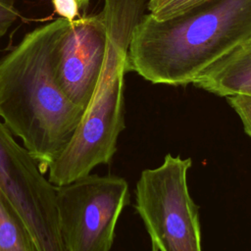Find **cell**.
<instances>
[{
    "mask_svg": "<svg viewBox=\"0 0 251 251\" xmlns=\"http://www.w3.org/2000/svg\"><path fill=\"white\" fill-rule=\"evenodd\" d=\"M190 158L167 154L161 166L141 172L135 209L149 234L152 251H202L199 207L187 186Z\"/></svg>",
    "mask_w": 251,
    "mask_h": 251,
    "instance_id": "obj_4",
    "label": "cell"
},
{
    "mask_svg": "<svg viewBox=\"0 0 251 251\" xmlns=\"http://www.w3.org/2000/svg\"><path fill=\"white\" fill-rule=\"evenodd\" d=\"M145 0H104L101 11L107 28L101 74L71 141L48 169V179L63 185L85 176L98 165L109 164L125 128L124 81L132 30Z\"/></svg>",
    "mask_w": 251,
    "mask_h": 251,
    "instance_id": "obj_3",
    "label": "cell"
},
{
    "mask_svg": "<svg viewBox=\"0 0 251 251\" xmlns=\"http://www.w3.org/2000/svg\"><path fill=\"white\" fill-rule=\"evenodd\" d=\"M0 188L25 223L38 251H66L61 238L56 185L0 121Z\"/></svg>",
    "mask_w": 251,
    "mask_h": 251,
    "instance_id": "obj_6",
    "label": "cell"
},
{
    "mask_svg": "<svg viewBox=\"0 0 251 251\" xmlns=\"http://www.w3.org/2000/svg\"><path fill=\"white\" fill-rule=\"evenodd\" d=\"M0 251H38L25 223L1 188Z\"/></svg>",
    "mask_w": 251,
    "mask_h": 251,
    "instance_id": "obj_9",
    "label": "cell"
},
{
    "mask_svg": "<svg viewBox=\"0 0 251 251\" xmlns=\"http://www.w3.org/2000/svg\"><path fill=\"white\" fill-rule=\"evenodd\" d=\"M251 41V0H207L176 16L142 15L132 30L127 71L155 84L192 83Z\"/></svg>",
    "mask_w": 251,
    "mask_h": 251,
    "instance_id": "obj_2",
    "label": "cell"
},
{
    "mask_svg": "<svg viewBox=\"0 0 251 251\" xmlns=\"http://www.w3.org/2000/svg\"><path fill=\"white\" fill-rule=\"evenodd\" d=\"M226 100L240 118L244 131L251 138V97L235 95L226 97Z\"/></svg>",
    "mask_w": 251,
    "mask_h": 251,
    "instance_id": "obj_11",
    "label": "cell"
},
{
    "mask_svg": "<svg viewBox=\"0 0 251 251\" xmlns=\"http://www.w3.org/2000/svg\"><path fill=\"white\" fill-rule=\"evenodd\" d=\"M67 21L60 17L26 33L0 59V119L43 174L69 144L84 112L54 74V43Z\"/></svg>",
    "mask_w": 251,
    "mask_h": 251,
    "instance_id": "obj_1",
    "label": "cell"
},
{
    "mask_svg": "<svg viewBox=\"0 0 251 251\" xmlns=\"http://www.w3.org/2000/svg\"><path fill=\"white\" fill-rule=\"evenodd\" d=\"M107 28L98 15L67 21L53 48L56 80L69 99L85 109L91 100L103 67Z\"/></svg>",
    "mask_w": 251,
    "mask_h": 251,
    "instance_id": "obj_7",
    "label": "cell"
},
{
    "mask_svg": "<svg viewBox=\"0 0 251 251\" xmlns=\"http://www.w3.org/2000/svg\"><path fill=\"white\" fill-rule=\"evenodd\" d=\"M196 87L222 97H251V41L218 61L193 82Z\"/></svg>",
    "mask_w": 251,
    "mask_h": 251,
    "instance_id": "obj_8",
    "label": "cell"
},
{
    "mask_svg": "<svg viewBox=\"0 0 251 251\" xmlns=\"http://www.w3.org/2000/svg\"><path fill=\"white\" fill-rule=\"evenodd\" d=\"M52 4L61 18L73 21L78 16L79 7L76 0H52Z\"/></svg>",
    "mask_w": 251,
    "mask_h": 251,
    "instance_id": "obj_13",
    "label": "cell"
},
{
    "mask_svg": "<svg viewBox=\"0 0 251 251\" xmlns=\"http://www.w3.org/2000/svg\"><path fill=\"white\" fill-rule=\"evenodd\" d=\"M127 181L118 176L87 175L56 186V209L66 251H110L124 208Z\"/></svg>",
    "mask_w": 251,
    "mask_h": 251,
    "instance_id": "obj_5",
    "label": "cell"
},
{
    "mask_svg": "<svg viewBox=\"0 0 251 251\" xmlns=\"http://www.w3.org/2000/svg\"><path fill=\"white\" fill-rule=\"evenodd\" d=\"M19 16L15 0H0V38L5 35Z\"/></svg>",
    "mask_w": 251,
    "mask_h": 251,
    "instance_id": "obj_12",
    "label": "cell"
},
{
    "mask_svg": "<svg viewBox=\"0 0 251 251\" xmlns=\"http://www.w3.org/2000/svg\"><path fill=\"white\" fill-rule=\"evenodd\" d=\"M78 3V7L79 9H85L87 7V5L89 4L90 0H76Z\"/></svg>",
    "mask_w": 251,
    "mask_h": 251,
    "instance_id": "obj_14",
    "label": "cell"
},
{
    "mask_svg": "<svg viewBox=\"0 0 251 251\" xmlns=\"http://www.w3.org/2000/svg\"><path fill=\"white\" fill-rule=\"evenodd\" d=\"M207 0H149L146 8L149 15L158 20L181 14Z\"/></svg>",
    "mask_w": 251,
    "mask_h": 251,
    "instance_id": "obj_10",
    "label": "cell"
}]
</instances>
